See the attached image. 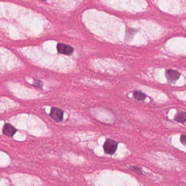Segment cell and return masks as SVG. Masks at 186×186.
<instances>
[{"instance_id":"5b68a950","label":"cell","mask_w":186,"mask_h":186,"mask_svg":"<svg viewBox=\"0 0 186 186\" xmlns=\"http://www.w3.org/2000/svg\"><path fill=\"white\" fill-rule=\"evenodd\" d=\"M16 132V129L9 124H5L3 128V134L8 137H13Z\"/></svg>"},{"instance_id":"9c48e42d","label":"cell","mask_w":186,"mask_h":186,"mask_svg":"<svg viewBox=\"0 0 186 186\" xmlns=\"http://www.w3.org/2000/svg\"><path fill=\"white\" fill-rule=\"evenodd\" d=\"M132 168L133 169L132 170L135 171L136 172H137L138 174H142V171L141 170L140 168H138V167H132Z\"/></svg>"},{"instance_id":"52a82bcc","label":"cell","mask_w":186,"mask_h":186,"mask_svg":"<svg viewBox=\"0 0 186 186\" xmlns=\"http://www.w3.org/2000/svg\"><path fill=\"white\" fill-rule=\"evenodd\" d=\"M133 97L138 101H144L146 97V95L140 91H135L133 92Z\"/></svg>"},{"instance_id":"6da1fadb","label":"cell","mask_w":186,"mask_h":186,"mask_svg":"<svg viewBox=\"0 0 186 186\" xmlns=\"http://www.w3.org/2000/svg\"><path fill=\"white\" fill-rule=\"evenodd\" d=\"M118 142L111 139H107L104 141L103 148L104 152L108 154H113L118 149Z\"/></svg>"},{"instance_id":"277c9868","label":"cell","mask_w":186,"mask_h":186,"mask_svg":"<svg viewBox=\"0 0 186 186\" xmlns=\"http://www.w3.org/2000/svg\"><path fill=\"white\" fill-rule=\"evenodd\" d=\"M165 75L168 82L169 83H172L176 81L180 76V73L177 72V71L170 69L166 70Z\"/></svg>"},{"instance_id":"8992f818","label":"cell","mask_w":186,"mask_h":186,"mask_svg":"<svg viewBox=\"0 0 186 186\" xmlns=\"http://www.w3.org/2000/svg\"><path fill=\"white\" fill-rule=\"evenodd\" d=\"M175 120L179 123H185L186 121V113L183 112L177 113L175 117Z\"/></svg>"},{"instance_id":"ba28073f","label":"cell","mask_w":186,"mask_h":186,"mask_svg":"<svg viewBox=\"0 0 186 186\" xmlns=\"http://www.w3.org/2000/svg\"><path fill=\"white\" fill-rule=\"evenodd\" d=\"M180 141L182 144L183 145H186V135H182L180 138Z\"/></svg>"},{"instance_id":"3957f363","label":"cell","mask_w":186,"mask_h":186,"mask_svg":"<svg viewBox=\"0 0 186 186\" xmlns=\"http://www.w3.org/2000/svg\"><path fill=\"white\" fill-rule=\"evenodd\" d=\"M64 112L63 111L56 107H52L51 109L50 116L57 122H61L63 119Z\"/></svg>"},{"instance_id":"30bf717a","label":"cell","mask_w":186,"mask_h":186,"mask_svg":"<svg viewBox=\"0 0 186 186\" xmlns=\"http://www.w3.org/2000/svg\"><path fill=\"white\" fill-rule=\"evenodd\" d=\"M41 1H45V0H41Z\"/></svg>"},{"instance_id":"7a4b0ae2","label":"cell","mask_w":186,"mask_h":186,"mask_svg":"<svg viewBox=\"0 0 186 186\" xmlns=\"http://www.w3.org/2000/svg\"><path fill=\"white\" fill-rule=\"evenodd\" d=\"M57 50L60 54L67 56H70L73 52V48L71 46L65 44L63 43H59L57 46Z\"/></svg>"}]
</instances>
